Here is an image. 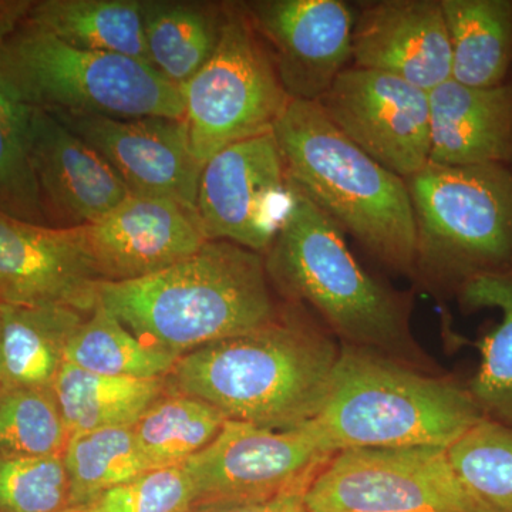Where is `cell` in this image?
Here are the masks:
<instances>
[{
    "label": "cell",
    "mask_w": 512,
    "mask_h": 512,
    "mask_svg": "<svg viewBox=\"0 0 512 512\" xmlns=\"http://www.w3.org/2000/svg\"><path fill=\"white\" fill-rule=\"evenodd\" d=\"M291 201L284 158L271 131L232 144L204 164L195 208L208 241L265 255Z\"/></svg>",
    "instance_id": "11"
},
{
    "label": "cell",
    "mask_w": 512,
    "mask_h": 512,
    "mask_svg": "<svg viewBox=\"0 0 512 512\" xmlns=\"http://www.w3.org/2000/svg\"><path fill=\"white\" fill-rule=\"evenodd\" d=\"M264 255L227 241L130 282H103L99 303L150 348L185 353L272 322L276 305Z\"/></svg>",
    "instance_id": "3"
},
{
    "label": "cell",
    "mask_w": 512,
    "mask_h": 512,
    "mask_svg": "<svg viewBox=\"0 0 512 512\" xmlns=\"http://www.w3.org/2000/svg\"><path fill=\"white\" fill-rule=\"evenodd\" d=\"M90 313L69 306L0 305V387L53 389L70 340Z\"/></svg>",
    "instance_id": "20"
},
{
    "label": "cell",
    "mask_w": 512,
    "mask_h": 512,
    "mask_svg": "<svg viewBox=\"0 0 512 512\" xmlns=\"http://www.w3.org/2000/svg\"><path fill=\"white\" fill-rule=\"evenodd\" d=\"M430 163L512 164V86L478 89L450 79L429 92Z\"/></svg>",
    "instance_id": "19"
},
{
    "label": "cell",
    "mask_w": 512,
    "mask_h": 512,
    "mask_svg": "<svg viewBox=\"0 0 512 512\" xmlns=\"http://www.w3.org/2000/svg\"><path fill=\"white\" fill-rule=\"evenodd\" d=\"M178 357L144 345L103 305L74 333L66 362L87 372L131 379H161L173 372Z\"/></svg>",
    "instance_id": "27"
},
{
    "label": "cell",
    "mask_w": 512,
    "mask_h": 512,
    "mask_svg": "<svg viewBox=\"0 0 512 512\" xmlns=\"http://www.w3.org/2000/svg\"><path fill=\"white\" fill-rule=\"evenodd\" d=\"M339 352L332 333L292 303L261 328L185 353L165 379L228 420L293 429L318 416Z\"/></svg>",
    "instance_id": "1"
},
{
    "label": "cell",
    "mask_w": 512,
    "mask_h": 512,
    "mask_svg": "<svg viewBox=\"0 0 512 512\" xmlns=\"http://www.w3.org/2000/svg\"><path fill=\"white\" fill-rule=\"evenodd\" d=\"M82 232L103 282L157 274L197 254L208 241L197 210L153 195H128Z\"/></svg>",
    "instance_id": "17"
},
{
    "label": "cell",
    "mask_w": 512,
    "mask_h": 512,
    "mask_svg": "<svg viewBox=\"0 0 512 512\" xmlns=\"http://www.w3.org/2000/svg\"><path fill=\"white\" fill-rule=\"evenodd\" d=\"M480 420L466 384L342 345L328 396L311 424L335 454L348 448H448Z\"/></svg>",
    "instance_id": "5"
},
{
    "label": "cell",
    "mask_w": 512,
    "mask_h": 512,
    "mask_svg": "<svg viewBox=\"0 0 512 512\" xmlns=\"http://www.w3.org/2000/svg\"><path fill=\"white\" fill-rule=\"evenodd\" d=\"M268 47L291 100L319 101L352 60V9L342 0L239 3Z\"/></svg>",
    "instance_id": "13"
},
{
    "label": "cell",
    "mask_w": 512,
    "mask_h": 512,
    "mask_svg": "<svg viewBox=\"0 0 512 512\" xmlns=\"http://www.w3.org/2000/svg\"><path fill=\"white\" fill-rule=\"evenodd\" d=\"M83 138L136 195L170 198L195 208L202 165L183 119L52 114Z\"/></svg>",
    "instance_id": "16"
},
{
    "label": "cell",
    "mask_w": 512,
    "mask_h": 512,
    "mask_svg": "<svg viewBox=\"0 0 512 512\" xmlns=\"http://www.w3.org/2000/svg\"><path fill=\"white\" fill-rule=\"evenodd\" d=\"M74 512L104 491L151 470L131 427H110L72 433L63 451Z\"/></svg>",
    "instance_id": "28"
},
{
    "label": "cell",
    "mask_w": 512,
    "mask_h": 512,
    "mask_svg": "<svg viewBox=\"0 0 512 512\" xmlns=\"http://www.w3.org/2000/svg\"><path fill=\"white\" fill-rule=\"evenodd\" d=\"M416 225L414 281L453 296L481 276L512 272V171L431 164L407 178Z\"/></svg>",
    "instance_id": "6"
},
{
    "label": "cell",
    "mask_w": 512,
    "mask_h": 512,
    "mask_svg": "<svg viewBox=\"0 0 512 512\" xmlns=\"http://www.w3.org/2000/svg\"><path fill=\"white\" fill-rule=\"evenodd\" d=\"M451 79L468 87L504 84L512 62V0H440Z\"/></svg>",
    "instance_id": "21"
},
{
    "label": "cell",
    "mask_w": 512,
    "mask_h": 512,
    "mask_svg": "<svg viewBox=\"0 0 512 512\" xmlns=\"http://www.w3.org/2000/svg\"><path fill=\"white\" fill-rule=\"evenodd\" d=\"M22 111L26 148L47 227H86L131 194L113 167L62 121L46 111L25 107Z\"/></svg>",
    "instance_id": "14"
},
{
    "label": "cell",
    "mask_w": 512,
    "mask_h": 512,
    "mask_svg": "<svg viewBox=\"0 0 512 512\" xmlns=\"http://www.w3.org/2000/svg\"><path fill=\"white\" fill-rule=\"evenodd\" d=\"M0 211L46 225L25 140L22 107L0 89Z\"/></svg>",
    "instance_id": "32"
},
{
    "label": "cell",
    "mask_w": 512,
    "mask_h": 512,
    "mask_svg": "<svg viewBox=\"0 0 512 512\" xmlns=\"http://www.w3.org/2000/svg\"><path fill=\"white\" fill-rule=\"evenodd\" d=\"M274 136L289 181L370 255L413 279L416 225L406 181L343 136L313 101H289Z\"/></svg>",
    "instance_id": "4"
},
{
    "label": "cell",
    "mask_w": 512,
    "mask_h": 512,
    "mask_svg": "<svg viewBox=\"0 0 512 512\" xmlns=\"http://www.w3.org/2000/svg\"><path fill=\"white\" fill-rule=\"evenodd\" d=\"M308 512H480L458 483L447 448H348L303 495Z\"/></svg>",
    "instance_id": "9"
},
{
    "label": "cell",
    "mask_w": 512,
    "mask_h": 512,
    "mask_svg": "<svg viewBox=\"0 0 512 512\" xmlns=\"http://www.w3.org/2000/svg\"><path fill=\"white\" fill-rule=\"evenodd\" d=\"M180 93L192 154L202 167L224 148L274 131L291 101L239 5L225 6L215 52Z\"/></svg>",
    "instance_id": "8"
},
{
    "label": "cell",
    "mask_w": 512,
    "mask_h": 512,
    "mask_svg": "<svg viewBox=\"0 0 512 512\" xmlns=\"http://www.w3.org/2000/svg\"><path fill=\"white\" fill-rule=\"evenodd\" d=\"M195 491L183 466L156 468L104 491L80 512H192Z\"/></svg>",
    "instance_id": "33"
},
{
    "label": "cell",
    "mask_w": 512,
    "mask_h": 512,
    "mask_svg": "<svg viewBox=\"0 0 512 512\" xmlns=\"http://www.w3.org/2000/svg\"><path fill=\"white\" fill-rule=\"evenodd\" d=\"M227 417L198 397L168 387L131 427L151 470L183 466L220 434Z\"/></svg>",
    "instance_id": "26"
},
{
    "label": "cell",
    "mask_w": 512,
    "mask_h": 512,
    "mask_svg": "<svg viewBox=\"0 0 512 512\" xmlns=\"http://www.w3.org/2000/svg\"><path fill=\"white\" fill-rule=\"evenodd\" d=\"M0 512H74L63 456H0Z\"/></svg>",
    "instance_id": "31"
},
{
    "label": "cell",
    "mask_w": 512,
    "mask_h": 512,
    "mask_svg": "<svg viewBox=\"0 0 512 512\" xmlns=\"http://www.w3.org/2000/svg\"><path fill=\"white\" fill-rule=\"evenodd\" d=\"M69 436L53 389L0 387V456H62Z\"/></svg>",
    "instance_id": "30"
},
{
    "label": "cell",
    "mask_w": 512,
    "mask_h": 512,
    "mask_svg": "<svg viewBox=\"0 0 512 512\" xmlns=\"http://www.w3.org/2000/svg\"><path fill=\"white\" fill-rule=\"evenodd\" d=\"M26 20L76 49L148 64L140 0H35Z\"/></svg>",
    "instance_id": "22"
},
{
    "label": "cell",
    "mask_w": 512,
    "mask_h": 512,
    "mask_svg": "<svg viewBox=\"0 0 512 512\" xmlns=\"http://www.w3.org/2000/svg\"><path fill=\"white\" fill-rule=\"evenodd\" d=\"M100 284L82 228L32 224L0 211V305L69 306L90 313Z\"/></svg>",
    "instance_id": "15"
},
{
    "label": "cell",
    "mask_w": 512,
    "mask_h": 512,
    "mask_svg": "<svg viewBox=\"0 0 512 512\" xmlns=\"http://www.w3.org/2000/svg\"><path fill=\"white\" fill-rule=\"evenodd\" d=\"M457 298L464 311L501 313L500 322L476 343L481 363L466 389L483 419L512 429V272L474 279Z\"/></svg>",
    "instance_id": "25"
},
{
    "label": "cell",
    "mask_w": 512,
    "mask_h": 512,
    "mask_svg": "<svg viewBox=\"0 0 512 512\" xmlns=\"http://www.w3.org/2000/svg\"><path fill=\"white\" fill-rule=\"evenodd\" d=\"M35 0H0V42L28 19Z\"/></svg>",
    "instance_id": "35"
},
{
    "label": "cell",
    "mask_w": 512,
    "mask_h": 512,
    "mask_svg": "<svg viewBox=\"0 0 512 512\" xmlns=\"http://www.w3.org/2000/svg\"><path fill=\"white\" fill-rule=\"evenodd\" d=\"M332 456L311 421L271 430L227 420L212 443L183 464L194 485L192 512L305 494Z\"/></svg>",
    "instance_id": "10"
},
{
    "label": "cell",
    "mask_w": 512,
    "mask_h": 512,
    "mask_svg": "<svg viewBox=\"0 0 512 512\" xmlns=\"http://www.w3.org/2000/svg\"><path fill=\"white\" fill-rule=\"evenodd\" d=\"M291 188L288 215L264 255L272 286L289 303L315 311L342 345L419 370L429 366L413 338L410 296L367 274L345 232L292 183Z\"/></svg>",
    "instance_id": "2"
},
{
    "label": "cell",
    "mask_w": 512,
    "mask_h": 512,
    "mask_svg": "<svg viewBox=\"0 0 512 512\" xmlns=\"http://www.w3.org/2000/svg\"><path fill=\"white\" fill-rule=\"evenodd\" d=\"M458 483L480 512H512V429L480 420L447 448Z\"/></svg>",
    "instance_id": "29"
},
{
    "label": "cell",
    "mask_w": 512,
    "mask_h": 512,
    "mask_svg": "<svg viewBox=\"0 0 512 512\" xmlns=\"http://www.w3.org/2000/svg\"><path fill=\"white\" fill-rule=\"evenodd\" d=\"M352 60L430 92L451 79V50L440 0L365 3L353 22Z\"/></svg>",
    "instance_id": "18"
},
{
    "label": "cell",
    "mask_w": 512,
    "mask_h": 512,
    "mask_svg": "<svg viewBox=\"0 0 512 512\" xmlns=\"http://www.w3.org/2000/svg\"><path fill=\"white\" fill-rule=\"evenodd\" d=\"M0 89L25 109L183 119L180 87L146 62L67 45L28 20L0 42Z\"/></svg>",
    "instance_id": "7"
},
{
    "label": "cell",
    "mask_w": 512,
    "mask_h": 512,
    "mask_svg": "<svg viewBox=\"0 0 512 512\" xmlns=\"http://www.w3.org/2000/svg\"><path fill=\"white\" fill-rule=\"evenodd\" d=\"M168 392L165 377L131 379L87 372L64 363L53 393L69 433L133 427Z\"/></svg>",
    "instance_id": "24"
},
{
    "label": "cell",
    "mask_w": 512,
    "mask_h": 512,
    "mask_svg": "<svg viewBox=\"0 0 512 512\" xmlns=\"http://www.w3.org/2000/svg\"><path fill=\"white\" fill-rule=\"evenodd\" d=\"M316 103L343 136L402 180L429 165L426 90L393 74L353 66Z\"/></svg>",
    "instance_id": "12"
},
{
    "label": "cell",
    "mask_w": 512,
    "mask_h": 512,
    "mask_svg": "<svg viewBox=\"0 0 512 512\" xmlns=\"http://www.w3.org/2000/svg\"><path fill=\"white\" fill-rule=\"evenodd\" d=\"M148 64L180 87L211 59L225 6L195 2H141Z\"/></svg>",
    "instance_id": "23"
},
{
    "label": "cell",
    "mask_w": 512,
    "mask_h": 512,
    "mask_svg": "<svg viewBox=\"0 0 512 512\" xmlns=\"http://www.w3.org/2000/svg\"><path fill=\"white\" fill-rule=\"evenodd\" d=\"M305 494L281 495L271 500L254 503L218 505L195 512H308L303 503Z\"/></svg>",
    "instance_id": "34"
}]
</instances>
